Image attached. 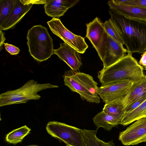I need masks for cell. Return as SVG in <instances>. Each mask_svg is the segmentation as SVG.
<instances>
[{
	"label": "cell",
	"mask_w": 146,
	"mask_h": 146,
	"mask_svg": "<svg viewBox=\"0 0 146 146\" xmlns=\"http://www.w3.org/2000/svg\"><path fill=\"white\" fill-rule=\"evenodd\" d=\"M63 77L65 85L72 92L78 94L82 100L90 103H100L98 83L92 76L71 69L64 72Z\"/></svg>",
	"instance_id": "cell-3"
},
{
	"label": "cell",
	"mask_w": 146,
	"mask_h": 146,
	"mask_svg": "<svg viewBox=\"0 0 146 146\" xmlns=\"http://www.w3.org/2000/svg\"><path fill=\"white\" fill-rule=\"evenodd\" d=\"M79 0H46L44 5V11L48 16L58 18L63 15L67 10L74 7Z\"/></svg>",
	"instance_id": "cell-13"
},
{
	"label": "cell",
	"mask_w": 146,
	"mask_h": 146,
	"mask_svg": "<svg viewBox=\"0 0 146 146\" xmlns=\"http://www.w3.org/2000/svg\"><path fill=\"white\" fill-rule=\"evenodd\" d=\"M33 5H24L20 0H17L10 14L0 26V30H6L14 27L31 9Z\"/></svg>",
	"instance_id": "cell-14"
},
{
	"label": "cell",
	"mask_w": 146,
	"mask_h": 146,
	"mask_svg": "<svg viewBox=\"0 0 146 146\" xmlns=\"http://www.w3.org/2000/svg\"><path fill=\"white\" fill-rule=\"evenodd\" d=\"M119 139L125 145L146 142V117L140 119L119 133Z\"/></svg>",
	"instance_id": "cell-10"
},
{
	"label": "cell",
	"mask_w": 146,
	"mask_h": 146,
	"mask_svg": "<svg viewBox=\"0 0 146 146\" xmlns=\"http://www.w3.org/2000/svg\"><path fill=\"white\" fill-rule=\"evenodd\" d=\"M143 67L144 68L145 70L146 71V66H143Z\"/></svg>",
	"instance_id": "cell-31"
},
{
	"label": "cell",
	"mask_w": 146,
	"mask_h": 146,
	"mask_svg": "<svg viewBox=\"0 0 146 146\" xmlns=\"http://www.w3.org/2000/svg\"><path fill=\"white\" fill-rule=\"evenodd\" d=\"M133 83L124 80L101 86L98 88V93L105 104L113 101L122 102Z\"/></svg>",
	"instance_id": "cell-9"
},
{
	"label": "cell",
	"mask_w": 146,
	"mask_h": 146,
	"mask_svg": "<svg viewBox=\"0 0 146 146\" xmlns=\"http://www.w3.org/2000/svg\"><path fill=\"white\" fill-rule=\"evenodd\" d=\"M145 117H146V100L132 111L124 114L120 124L126 126Z\"/></svg>",
	"instance_id": "cell-19"
},
{
	"label": "cell",
	"mask_w": 146,
	"mask_h": 146,
	"mask_svg": "<svg viewBox=\"0 0 146 146\" xmlns=\"http://www.w3.org/2000/svg\"><path fill=\"white\" fill-rule=\"evenodd\" d=\"M145 100H146V95L133 102L124 109V114L128 113L132 111Z\"/></svg>",
	"instance_id": "cell-24"
},
{
	"label": "cell",
	"mask_w": 146,
	"mask_h": 146,
	"mask_svg": "<svg viewBox=\"0 0 146 146\" xmlns=\"http://www.w3.org/2000/svg\"><path fill=\"white\" fill-rule=\"evenodd\" d=\"M127 50L123 45L108 35L106 45V50L102 61L103 68L107 67L113 64L126 55Z\"/></svg>",
	"instance_id": "cell-12"
},
{
	"label": "cell",
	"mask_w": 146,
	"mask_h": 146,
	"mask_svg": "<svg viewBox=\"0 0 146 146\" xmlns=\"http://www.w3.org/2000/svg\"><path fill=\"white\" fill-rule=\"evenodd\" d=\"M145 52H146V51Z\"/></svg>",
	"instance_id": "cell-33"
},
{
	"label": "cell",
	"mask_w": 146,
	"mask_h": 146,
	"mask_svg": "<svg viewBox=\"0 0 146 146\" xmlns=\"http://www.w3.org/2000/svg\"><path fill=\"white\" fill-rule=\"evenodd\" d=\"M31 130L26 125L14 129L6 135V141L9 143L16 144L21 142Z\"/></svg>",
	"instance_id": "cell-20"
},
{
	"label": "cell",
	"mask_w": 146,
	"mask_h": 146,
	"mask_svg": "<svg viewBox=\"0 0 146 146\" xmlns=\"http://www.w3.org/2000/svg\"><path fill=\"white\" fill-rule=\"evenodd\" d=\"M46 129L52 137L72 146H85L81 129L55 121L47 124Z\"/></svg>",
	"instance_id": "cell-6"
},
{
	"label": "cell",
	"mask_w": 146,
	"mask_h": 146,
	"mask_svg": "<svg viewBox=\"0 0 146 146\" xmlns=\"http://www.w3.org/2000/svg\"><path fill=\"white\" fill-rule=\"evenodd\" d=\"M94 122L98 128H103L109 131L113 127L120 124L122 119L110 115L102 110L93 118Z\"/></svg>",
	"instance_id": "cell-16"
},
{
	"label": "cell",
	"mask_w": 146,
	"mask_h": 146,
	"mask_svg": "<svg viewBox=\"0 0 146 146\" xmlns=\"http://www.w3.org/2000/svg\"><path fill=\"white\" fill-rule=\"evenodd\" d=\"M46 0H20L21 2L24 5L31 4H45Z\"/></svg>",
	"instance_id": "cell-27"
},
{
	"label": "cell",
	"mask_w": 146,
	"mask_h": 146,
	"mask_svg": "<svg viewBox=\"0 0 146 146\" xmlns=\"http://www.w3.org/2000/svg\"><path fill=\"white\" fill-rule=\"evenodd\" d=\"M97 129H81L85 146H115L113 140L106 143L99 139L96 136Z\"/></svg>",
	"instance_id": "cell-18"
},
{
	"label": "cell",
	"mask_w": 146,
	"mask_h": 146,
	"mask_svg": "<svg viewBox=\"0 0 146 146\" xmlns=\"http://www.w3.org/2000/svg\"><path fill=\"white\" fill-rule=\"evenodd\" d=\"M17 1V0H0V26L10 14Z\"/></svg>",
	"instance_id": "cell-22"
},
{
	"label": "cell",
	"mask_w": 146,
	"mask_h": 146,
	"mask_svg": "<svg viewBox=\"0 0 146 146\" xmlns=\"http://www.w3.org/2000/svg\"><path fill=\"white\" fill-rule=\"evenodd\" d=\"M146 90V75L139 80L133 83L128 93L123 100L124 109L129 105L135 97L139 94Z\"/></svg>",
	"instance_id": "cell-17"
},
{
	"label": "cell",
	"mask_w": 146,
	"mask_h": 146,
	"mask_svg": "<svg viewBox=\"0 0 146 146\" xmlns=\"http://www.w3.org/2000/svg\"><path fill=\"white\" fill-rule=\"evenodd\" d=\"M4 44L6 50L12 55H17L20 52V49L14 45L7 43H4Z\"/></svg>",
	"instance_id": "cell-25"
},
{
	"label": "cell",
	"mask_w": 146,
	"mask_h": 146,
	"mask_svg": "<svg viewBox=\"0 0 146 146\" xmlns=\"http://www.w3.org/2000/svg\"><path fill=\"white\" fill-rule=\"evenodd\" d=\"M110 9L130 18L146 20V8L142 7L117 4L112 0L108 2Z\"/></svg>",
	"instance_id": "cell-15"
},
{
	"label": "cell",
	"mask_w": 146,
	"mask_h": 146,
	"mask_svg": "<svg viewBox=\"0 0 146 146\" xmlns=\"http://www.w3.org/2000/svg\"><path fill=\"white\" fill-rule=\"evenodd\" d=\"M60 45L59 48L54 49L53 54L57 55L71 69L78 72L82 64L80 53L64 42Z\"/></svg>",
	"instance_id": "cell-11"
},
{
	"label": "cell",
	"mask_w": 146,
	"mask_h": 146,
	"mask_svg": "<svg viewBox=\"0 0 146 146\" xmlns=\"http://www.w3.org/2000/svg\"><path fill=\"white\" fill-rule=\"evenodd\" d=\"M25 146H39V145H31Z\"/></svg>",
	"instance_id": "cell-30"
},
{
	"label": "cell",
	"mask_w": 146,
	"mask_h": 146,
	"mask_svg": "<svg viewBox=\"0 0 146 146\" xmlns=\"http://www.w3.org/2000/svg\"><path fill=\"white\" fill-rule=\"evenodd\" d=\"M0 35H1V42H0V50H1L3 45L4 43V41L5 40V38L4 36V34L2 31V30H0Z\"/></svg>",
	"instance_id": "cell-29"
},
{
	"label": "cell",
	"mask_w": 146,
	"mask_h": 146,
	"mask_svg": "<svg viewBox=\"0 0 146 146\" xmlns=\"http://www.w3.org/2000/svg\"><path fill=\"white\" fill-rule=\"evenodd\" d=\"M86 25V36L90 41L102 61L106 53L108 37L104 28V23L99 18L96 17Z\"/></svg>",
	"instance_id": "cell-8"
},
{
	"label": "cell",
	"mask_w": 146,
	"mask_h": 146,
	"mask_svg": "<svg viewBox=\"0 0 146 146\" xmlns=\"http://www.w3.org/2000/svg\"><path fill=\"white\" fill-rule=\"evenodd\" d=\"M58 87L50 83H38L34 80L28 81L19 88L8 90L0 95V107L26 103L31 100H38L41 96L37 93L48 88Z\"/></svg>",
	"instance_id": "cell-5"
},
{
	"label": "cell",
	"mask_w": 146,
	"mask_h": 146,
	"mask_svg": "<svg viewBox=\"0 0 146 146\" xmlns=\"http://www.w3.org/2000/svg\"><path fill=\"white\" fill-rule=\"evenodd\" d=\"M122 101H113L106 103L103 110L108 114L122 119L124 114Z\"/></svg>",
	"instance_id": "cell-21"
},
{
	"label": "cell",
	"mask_w": 146,
	"mask_h": 146,
	"mask_svg": "<svg viewBox=\"0 0 146 146\" xmlns=\"http://www.w3.org/2000/svg\"><path fill=\"white\" fill-rule=\"evenodd\" d=\"M66 146H72L68 145V144H66Z\"/></svg>",
	"instance_id": "cell-32"
},
{
	"label": "cell",
	"mask_w": 146,
	"mask_h": 146,
	"mask_svg": "<svg viewBox=\"0 0 146 146\" xmlns=\"http://www.w3.org/2000/svg\"><path fill=\"white\" fill-rule=\"evenodd\" d=\"M128 53L117 61L98 73V78L102 86L115 82L127 80L135 82L144 76L143 67Z\"/></svg>",
	"instance_id": "cell-2"
},
{
	"label": "cell",
	"mask_w": 146,
	"mask_h": 146,
	"mask_svg": "<svg viewBox=\"0 0 146 146\" xmlns=\"http://www.w3.org/2000/svg\"><path fill=\"white\" fill-rule=\"evenodd\" d=\"M52 32L80 54H84L88 48L84 38L67 29L58 18H52L47 22Z\"/></svg>",
	"instance_id": "cell-7"
},
{
	"label": "cell",
	"mask_w": 146,
	"mask_h": 146,
	"mask_svg": "<svg viewBox=\"0 0 146 146\" xmlns=\"http://www.w3.org/2000/svg\"><path fill=\"white\" fill-rule=\"evenodd\" d=\"M27 38L29 52L36 61H45L53 54V40L45 27L33 26L28 30Z\"/></svg>",
	"instance_id": "cell-4"
},
{
	"label": "cell",
	"mask_w": 146,
	"mask_h": 146,
	"mask_svg": "<svg viewBox=\"0 0 146 146\" xmlns=\"http://www.w3.org/2000/svg\"><path fill=\"white\" fill-rule=\"evenodd\" d=\"M113 22L125 45L128 53L146 51V20L130 18L110 9Z\"/></svg>",
	"instance_id": "cell-1"
},
{
	"label": "cell",
	"mask_w": 146,
	"mask_h": 146,
	"mask_svg": "<svg viewBox=\"0 0 146 146\" xmlns=\"http://www.w3.org/2000/svg\"><path fill=\"white\" fill-rule=\"evenodd\" d=\"M139 64L143 66H146V52H144L142 55Z\"/></svg>",
	"instance_id": "cell-28"
},
{
	"label": "cell",
	"mask_w": 146,
	"mask_h": 146,
	"mask_svg": "<svg viewBox=\"0 0 146 146\" xmlns=\"http://www.w3.org/2000/svg\"><path fill=\"white\" fill-rule=\"evenodd\" d=\"M104 27L108 35L123 45V40L119 33L110 19L104 23Z\"/></svg>",
	"instance_id": "cell-23"
},
{
	"label": "cell",
	"mask_w": 146,
	"mask_h": 146,
	"mask_svg": "<svg viewBox=\"0 0 146 146\" xmlns=\"http://www.w3.org/2000/svg\"><path fill=\"white\" fill-rule=\"evenodd\" d=\"M123 4L140 6L146 8V0H127Z\"/></svg>",
	"instance_id": "cell-26"
}]
</instances>
